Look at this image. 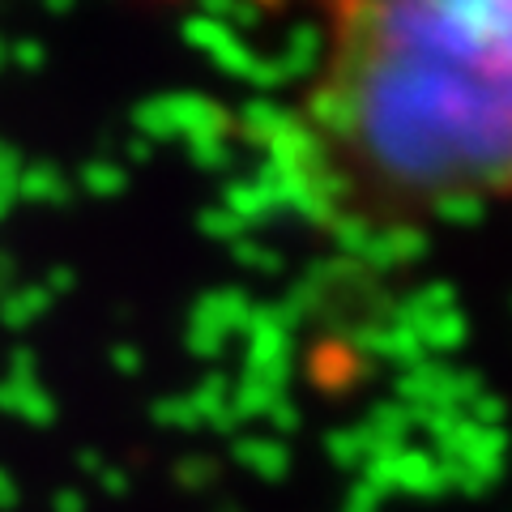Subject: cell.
Segmentation results:
<instances>
[{
    "mask_svg": "<svg viewBox=\"0 0 512 512\" xmlns=\"http://www.w3.org/2000/svg\"><path fill=\"white\" fill-rule=\"evenodd\" d=\"M231 252H235V261H239V265L256 269V274H282V256H278L274 248L256 244V239H235Z\"/></svg>",
    "mask_w": 512,
    "mask_h": 512,
    "instance_id": "83f0119b",
    "label": "cell"
},
{
    "mask_svg": "<svg viewBox=\"0 0 512 512\" xmlns=\"http://www.w3.org/2000/svg\"><path fill=\"white\" fill-rule=\"evenodd\" d=\"M252 308L256 303L239 291V286H218V291L197 299V308H192V325H205V329L222 333V338H231V333L248 329Z\"/></svg>",
    "mask_w": 512,
    "mask_h": 512,
    "instance_id": "277c9868",
    "label": "cell"
},
{
    "mask_svg": "<svg viewBox=\"0 0 512 512\" xmlns=\"http://www.w3.org/2000/svg\"><path fill=\"white\" fill-rule=\"evenodd\" d=\"M419 342L423 350H457L461 342H466V316H461L457 308L453 312H440V316H431L427 325L419 329Z\"/></svg>",
    "mask_w": 512,
    "mask_h": 512,
    "instance_id": "44dd1931",
    "label": "cell"
},
{
    "mask_svg": "<svg viewBox=\"0 0 512 512\" xmlns=\"http://www.w3.org/2000/svg\"><path fill=\"white\" fill-rule=\"evenodd\" d=\"M13 205H18V188H0V222L13 214Z\"/></svg>",
    "mask_w": 512,
    "mask_h": 512,
    "instance_id": "f6af8a7d",
    "label": "cell"
},
{
    "mask_svg": "<svg viewBox=\"0 0 512 512\" xmlns=\"http://www.w3.org/2000/svg\"><path fill=\"white\" fill-rule=\"evenodd\" d=\"M43 9L52 13V18H64V13H73V0H47Z\"/></svg>",
    "mask_w": 512,
    "mask_h": 512,
    "instance_id": "bcb514c9",
    "label": "cell"
},
{
    "mask_svg": "<svg viewBox=\"0 0 512 512\" xmlns=\"http://www.w3.org/2000/svg\"><path fill=\"white\" fill-rule=\"evenodd\" d=\"M9 60L18 64L22 73H39L43 64H47V52H43V43H35V39H22V43H13V47H9Z\"/></svg>",
    "mask_w": 512,
    "mask_h": 512,
    "instance_id": "836d02e7",
    "label": "cell"
},
{
    "mask_svg": "<svg viewBox=\"0 0 512 512\" xmlns=\"http://www.w3.org/2000/svg\"><path fill=\"white\" fill-rule=\"evenodd\" d=\"M231 457L239 466H248L252 474H261L265 483H282V478L291 474V448L274 436H235Z\"/></svg>",
    "mask_w": 512,
    "mask_h": 512,
    "instance_id": "8992f818",
    "label": "cell"
},
{
    "mask_svg": "<svg viewBox=\"0 0 512 512\" xmlns=\"http://www.w3.org/2000/svg\"><path fill=\"white\" fill-rule=\"evenodd\" d=\"M184 342H188V355H197V359H218L222 350H227V338H222V333L205 329V325H192V320H188Z\"/></svg>",
    "mask_w": 512,
    "mask_h": 512,
    "instance_id": "f546056e",
    "label": "cell"
},
{
    "mask_svg": "<svg viewBox=\"0 0 512 512\" xmlns=\"http://www.w3.org/2000/svg\"><path fill=\"white\" fill-rule=\"evenodd\" d=\"M286 116H291L286 107H278L274 99H265V94H256V99L244 103V111H239L235 124H239V133H244L252 146H265V141L286 124Z\"/></svg>",
    "mask_w": 512,
    "mask_h": 512,
    "instance_id": "5bb4252c",
    "label": "cell"
},
{
    "mask_svg": "<svg viewBox=\"0 0 512 512\" xmlns=\"http://www.w3.org/2000/svg\"><path fill=\"white\" fill-rule=\"evenodd\" d=\"M274 397H282V393H274V389H265V384L239 376V384L231 389V410L239 414V423H244V419H265V410L274 406Z\"/></svg>",
    "mask_w": 512,
    "mask_h": 512,
    "instance_id": "603a6c76",
    "label": "cell"
},
{
    "mask_svg": "<svg viewBox=\"0 0 512 512\" xmlns=\"http://www.w3.org/2000/svg\"><path fill=\"white\" fill-rule=\"evenodd\" d=\"M227 512H231V508H227Z\"/></svg>",
    "mask_w": 512,
    "mask_h": 512,
    "instance_id": "c3c4849f",
    "label": "cell"
},
{
    "mask_svg": "<svg viewBox=\"0 0 512 512\" xmlns=\"http://www.w3.org/2000/svg\"><path fill=\"white\" fill-rule=\"evenodd\" d=\"M329 235H333V244H338V256H350V261H363L367 248H372V239H376V227L367 222L363 214H338L329 222Z\"/></svg>",
    "mask_w": 512,
    "mask_h": 512,
    "instance_id": "2e32d148",
    "label": "cell"
},
{
    "mask_svg": "<svg viewBox=\"0 0 512 512\" xmlns=\"http://www.w3.org/2000/svg\"><path fill=\"white\" fill-rule=\"evenodd\" d=\"M320 47H325V35H320V26H312V22H299V26L291 30V39H286V52L278 56L291 82H295V77H308V73L316 69Z\"/></svg>",
    "mask_w": 512,
    "mask_h": 512,
    "instance_id": "4fadbf2b",
    "label": "cell"
},
{
    "mask_svg": "<svg viewBox=\"0 0 512 512\" xmlns=\"http://www.w3.org/2000/svg\"><path fill=\"white\" fill-rule=\"evenodd\" d=\"M180 35H184L188 47H197V52H205L210 60H214L218 52H227L231 43H239V35H235L231 26H222V22H214V18H205V13H192V18H184Z\"/></svg>",
    "mask_w": 512,
    "mask_h": 512,
    "instance_id": "9a60e30c",
    "label": "cell"
},
{
    "mask_svg": "<svg viewBox=\"0 0 512 512\" xmlns=\"http://www.w3.org/2000/svg\"><path fill=\"white\" fill-rule=\"evenodd\" d=\"M167 103V116H171V128L175 137H227L235 116L227 107H222L218 99H210V94H197V90H175V94H163Z\"/></svg>",
    "mask_w": 512,
    "mask_h": 512,
    "instance_id": "3957f363",
    "label": "cell"
},
{
    "mask_svg": "<svg viewBox=\"0 0 512 512\" xmlns=\"http://www.w3.org/2000/svg\"><path fill=\"white\" fill-rule=\"evenodd\" d=\"M325 453L333 457V466H342V470H363L367 461L376 457V436H372V431H367L363 423H359V427L329 431V436H325Z\"/></svg>",
    "mask_w": 512,
    "mask_h": 512,
    "instance_id": "7c38bea8",
    "label": "cell"
},
{
    "mask_svg": "<svg viewBox=\"0 0 512 512\" xmlns=\"http://www.w3.org/2000/svg\"><path fill=\"white\" fill-rule=\"evenodd\" d=\"M265 419L274 423V431H282V436H291V431L303 423V414H299V406L291 402V397L282 393V397H274V406L265 410Z\"/></svg>",
    "mask_w": 512,
    "mask_h": 512,
    "instance_id": "1f68e13d",
    "label": "cell"
},
{
    "mask_svg": "<svg viewBox=\"0 0 512 512\" xmlns=\"http://www.w3.org/2000/svg\"><path fill=\"white\" fill-rule=\"evenodd\" d=\"M376 355H380V359H389V363H397V367L406 372V367L423 363V342H419V333L406 329V325H380Z\"/></svg>",
    "mask_w": 512,
    "mask_h": 512,
    "instance_id": "e0dca14e",
    "label": "cell"
},
{
    "mask_svg": "<svg viewBox=\"0 0 512 512\" xmlns=\"http://www.w3.org/2000/svg\"><path fill=\"white\" fill-rule=\"evenodd\" d=\"M308 120L320 137H333L342 141V146H350V141L359 137V99L355 90H350L346 82H338V77H325L312 94H308Z\"/></svg>",
    "mask_w": 512,
    "mask_h": 512,
    "instance_id": "7a4b0ae2",
    "label": "cell"
},
{
    "mask_svg": "<svg viewBox=\"0 0 512 512\" xmlns=\"http://www.w3.org/2000/svg\"><path fill=\"white\" fill-rule=\"evenodd\" d=\"M252 60H256V52H252V47H248L244 39H239V43H231L227 52H218V56H214L218 73H227V77H248Z\"/></svg>",
    "mask_w": 512,
    "mask_h": 512,
    "instance_id": "4dcf8cb0",
    "label": "cell"
},
{
    "mask_svg": "<svg viewBox=\"0 0 512 512\" xmlns=\"http://www.w3.org/2000/svg\"><path fill=\"white\" fill-rule=\"evenodd\" d=\"M231 389H235V384H231L227 376H222V372H210V376L197 384V389L188 393V402H192V410L201 414V423H210L222 406H231Z\"/></svg>",
    "mask_w": 512,
    "mask_h": 512,
    "instance_id": "7402d4cb",
    "label": "cell"
},
{
    "mask_svg": "<svg viewBox=\"0 0 512 512\" xmlns=\"http://www.w3.org/2000/svg\"><path fill=\"white\" fill-rule=\"evenodd\" d=\"M427 256V235L419 227H389V231H376L372 248H367L363 265L372 274H393L397 265H410V261H423Z\"/></svg>",
    "mask_w": 512,
    "mask_h": 512,
    "instance_id": "5b68a950",
    "label": "cell"
},
{
    "mask_svg": "<svg viewBox=\"0 0 512 512\" xmlns=\"http://www.w3.org/2000/svg\"><path fill=\"white\" fill-rule=\"evenodd\" d=\"M150 419L158 427H175V431H197L201 427V414L192 410L188 397H158L150 406Z\"/></svg>",
    "mask_w": 512,
    "mask_h": 512,
    "instance_id": "484cf974",
    "label": "cell"
},
{
    "mask_svg": "<svg viewBox=\"0 0 512 512\" xmlns=\"http://www.w3.org/2000/svg\"><path fill=\"white\" fill-rule=\"evenodd\" d=\"M9 380H18V384H35L39 380V355L30 346H18L9 355Z\"/></svg>",
    "mask_w": 512,
    "mask_h": 512,
    "instance_id": "d6a6232c",
    "label": "cell"
},
{
    "mask_svg": "<svg viewBox=\"0 0 512 512\" xmlns=\"http://www.w3.org/2000/svg\"><path fill=\"white\" fill-rule=\"evenodd\" d=\"M52 308V295L43 286H13V291L0 295V325L5 329H30L35 320L47 316Z\"/></svg>",
    "mask_w": 512,
    "mask_h": 512,
    "instance_id": "8fae6325",
    "label": "cell"
},
{
    "mask_svg": "<svg viewBox=\"0 0 512 512\" xmlns=\"http://www.w3.org/2000/svg\"><path fill=\"white\" fill-rule=\"evenodd\" d=\"M188 158H192V167L197 171L218 175V171H231L235 150L227 146V137H192L188 141Z\"/></svg>",
    "mask_w": 512,
    "mask_h": 512,
    "instance_id": "cb8c5ba5",
    "label": "cell"
},
{
    "mask_svg": "<svg viewBox=\"0 0 512 512\" xmlns=\"http://www.w3.org/2000/svg\"><path fill=\"white\" fill-rule=\"evenodd\" d=\"M222 210L235 214L244 227H252V222H265L269 214H278V205L256 180H231L222 188Z\"/></svg>",
    "mask_w": 512,
    "mask_h": 512,
    "instance_id": "30bf717a",
    "label": "cell"
},
{
    "mask_svg": "<svg viewBox=\"0 0 512 512\" xmlns=\"http://www.w3.org/2000/svg\"><path fill=\"white\" fill-rule=\"evenodd\" d=\"M13 274H18V261H13L9 252H0V286L13 291Z\"/></svg>",
    "mask_w": 512,
    "mask_h": 512,
    "instance_id": "7bdbcfd3",
    "label": "cell"
},
{
    "mask_svg": "<svg viewBox=\"0 0 512 512\" xmlns=\"http://www.w3.org/2000/svg\"><path fill=\"white\" fill-rule=\"evenodd\" d=\"M197 231L205 239H222V244H235V239H244V222H239L235 214H227L222 205H214V210H201L197 214Z\"/></svg>",
    "mask_w": 512,
    "mask_h": 512,
    "instance_id": "4316f807",
    "label": "cell"
},
{
    "mask_svg": "<svg viewBox=\"0 0 512 512\" xmlns=\"http://www.w3.org/2000/svg\"><path fill=\"white\" fill-rule=\"evenodd\" d=\"M367 431H372L376 440H397L402 444L410 436V427H414V414L406 402H376L372 410H367Z\"/></svg>",
    "mask_w": 512,
    "mask_h": 512,
    "instance_id": "ac0fdd59",
    "label": "cell"
},
{
    "mask_svg": "<svg viewBox=\"0 0 512 512\" xmlns=\"http://www.w3.org/2000/svg\"><path fill=\"white\" fill-rule=\"evenodd\" d=\"M0 414H13L22 423L35 427H52L56 423V397L43 389V384H18L9 376H0Z\"/></svg>",
    "mask_w": 512,
    "mask_h": 512,
    "instance_id": "52a82bcc",
    "label": "cell"
},
{
    "mask_svg": "<svg viewBox=\"0 0 512 512\" xmlns=\"http://www.w3.org/2000/svg\"><path fill=\"white\" fill-rule=\"evenodd\" d=\"M82 188L90 192V197H120V192L128 188V171L120 163H111V158H90V163L82 167Z\"/></svg>",
    "mask_w": 512,
    "mask_h": 512,
    "instance_id": "ffe728a7",
    "label": "cell"
},
{
    "mask_svg": "<svg viewBox=\"0 0 512 512\" xmlns=\"http://www.w3.org/2000/svg\"><path fill=\"white\" fill-rule=\"evenodd\" d=\"M244 82L256 86V90H274V86H286L291 77H286V69H282V60H278V56H256Z\"/></svg>",
    "mask_w": 512,
    "mask_h": 512,
    "instance_id": "f1b7e54d",
    "label": "cell"
},
{
    "mask_svg": "<svg viewBox=\"0 0 512 512\" xmlns=\"http://www.w3.org/2000/svg\"><path fill=\"white\" fill-rule=\"evenodd\" d=\"M18 201H35V205H69L73 188L64 184V175L56 163H26L18 175Z\"/></svg>",
    "mask_w": 512,
    "mask_h": 512,
    "instance_id": "ba28073f",
    "label": "cell"
},
{
    "mask_svg": "<svg viewBox=\"0 0 512 512\" xmlns=\"http://www.w3.org/2000/svg\"><path fill=\"white\" fill-rule=\"evenodd\" d=\"M124 150H128V158H137V163H146V158H150V150H154V146H150L146 137H133V141H128Z\"/></svg>",
    "mask_w": 512,
    "mask_h": 512,
    "instance_id": "ee69618b",
    "label": "cell"
},
{
    "mask_svg": "<svg viewBox=\"0 0 512 512\" xmlns=\"http://www.w3.org/2000/svg\"><path fill=\"white\" fill-rule=\"evenodd\" d=\"M431 214L444 222H457V227H474V222L487 218V201L474 197V192H444V197L431 201Z\"/></svg>",
    "mask_w": 512,
    "mask_h": 512,
    "instance_id": "d6986e66",
    "label": "cell"
},
{
    "mask_svg": "<svg viewBox=\"0 0 512 512\" xmlns=\"http://www.w3.org/2000/svg\"><path fill=\"white\" fill-rule=\"evenodd\" d=\"M52 512H86V500H82V491H56L52 495Z\"/></svg>",
    "mask_w": 512,
    "mask_h": 512,
    "instance_id": "60d3db41",
    "label": "cell"
},
{
    "mask_svg": "<svg viewBox=\"0 0 512 512\" xmlns=\"http://www.w3.org/2000/svg\"><path fill=\"white\" fill-rule=\"evenodd\" d=\"M77 466H82L90 478H99L103 474V466H107V461L99 457V453H94V448H82V453H77Z\"/></svg>",
    "mask_w": 512,
    "mask_h": 512,
    "instance_id": "b9f144b4",
    "label": "cell"
},
{
    "mask_svg": "<svg viewBox=\"0 0 512 512\" xmlns=\"http://www.w3.org/2000/svg\"><path fill=\"white\" fill-rule=\"evenodd\" d=\"M141 363H146V359H141V350L133 342H116V346H111V367H116L120 376H137Z\"/></svg>",
    "mask_w": 512,
    "mask_h": 512,
    "instance_id": "d590c367",
    "label": "cell"
},
{
    "mask_svg": "<svg viewBox=\"0 0 512 512\" xmlns=\"http://www.w3.org/2000/svg\"><path fill=\"white\" fill-rule=\"evenodd\" d=\"M99 487L107 491V495H128V474L120 470V466H103V474H99Z\"/></svg>",
    "mask_w": 512,
    "mask_h": 512,
    "instance_id": "f35d334b",
    "label": "cell"
},
{
    "mask_svg": "<svg viewBox=\"0 0 512 512\" xmlns=\"http://www.w3.org/2000/svg\"><path fill=\"white\" fill-rule=\"evenodd\" d=\"M397 491H414V495L444 491L440 461L431 453H423V448H402V453H397Z\"/></svg>",
    "mask_w": 512,
    "mask_h": 512,
    "instance_id": "9c48e42d",
    "label": "cell"
},
{
    "mask_svg": "<svg viewBox=\"0 0 512 512\" xmlns=\"http://www.w3.org/2000/svg\"><path fill=\"white\" fill-rule=\"evenodd\" d=\"M73 286H77V274H73V269H69V265H56L52 274H47L43 291H47V295H69Z\"/></svg>",
    "mask_w": 512,
    "mask_h": 512,
    "instance_id": "74e56055",
    "label": "cell"
},
{
    "mask_svg": "<svg viewBox=\"0 0 512 512\" xmlns=\"http://www.w3.org/2000/svg\"><path fill=\"white\" fill-rule=\"evenodd\" d=\"M18 500H22V491H18V483H13V474L0 470V512H13Z\"/></svg>",
    "mask_w": 512,
    "mask_h": 512,
    "instance_id": "ab89813d",
    "label": "cell"
},
{
    "mask_svg": "<svg viewBox=\"0 0 512 512\" xmlns=\"http://www.w3.org/2000/svg\"><path fill=\"white\" fill-rule=\"evenodd\" d=\"M329 77L359 99L350 141L380 184L512 197V0L342 5Z\"/></svg>",
    "mask_w": 512,
    "mask_h": 512,
    "instance_id": "6da1fadb",
    "label": "cell"
},
{
    "mask_svg": "<svg viewBox=\"0 0 512 512\" xmlns=\"http://www.w3.org/2000/svg\"><path fill=\"white\" fill-rule=\"evenodd\" d=\"M22 154L18 146H9V141H0V188H18V175H22Z\"/></svg>",
    "mask_w": 512,
    "mask_h": 512,
    "instance_id": "e575fe53",
    "label": "cell"
},
{
    "mask_svg": "<svg viewBox=\"0 0 512 512\" xmlns=\"http://www.w3.org/2000/svg\"><path fill=\"white\" fill-rule=\"evenodd\" d=\"M380 500H384V495H376L372 487L363 483V478H355V487H350L342 512H376V508H380Z\"/></svg>",
    "mask_w": 512,
    "mask_h": 512,
    "instance_id": "8d00e7d4",
    "label": "cell"
},
{
    "mask_svg": "<svg viewBox=\"0 0 512 512\" xmlns=\"http://www.w3.org/2000/svg\"><path fill=\"white\" fill-rule=\"evenodd\" d=\"M175 483H180L184 491H205L218 483V461L205 457V453H188L175 461Z\"/></svg>",
    "mask_w": 512,
    "mask_h": 512,
    "instance_id": "d4e9b609",
    "label": "cell"
},
{
    "mask_svg": "<svg viewBox=\"0 0 512 512\" xmlns=\"http://www.w3.org/2000/svg\"><path fill=\"white\" fill-rule=\"evenodd\" d=\"M5 64H9V43L0 39V69H5Z\"/></svg>",
    "mask_w": 512,
    "mask_h": 512,
    "instance_id": "7dc6e473",
    "label": "cell"
}]
</instances>
